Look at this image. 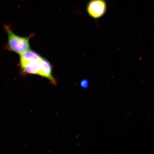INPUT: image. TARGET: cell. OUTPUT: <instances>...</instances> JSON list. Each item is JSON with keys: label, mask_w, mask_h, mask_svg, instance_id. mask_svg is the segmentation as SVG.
Masks as SVG:
<instances>
[{"label": "cell", "mask_w": 154, "mask_h": 154, "mask_svg": "<svg viewBox=\"0 0 154 154\" xmlns=\"http://www.w3.org/2000/svg\"><path fill=\"white\" fill-rule=\"evenodd\" d=\"M40 68L38 75L45 77L54 85H56V81L52 74V67L50 63L46 59L42 58L40 62Z\"/></svg>", "instance_id": "3"}, {"label": "cell", "mask_w": 154, "mask_h": 154, "mask_svg": "<svg viewBox=\"0 0 154 154\" xmlns=\"http://www.w3.org/2000/svg\"><path fill=\"white\" fill-rule=\"evenodd\" d=\"M40 62H27L20 64L22 68L25 72L29 74L38 75L40 68Z\"/></svg>", "instance_id": "5"}, {"label": "cell", "mask_w": 154, "mask_h": 154, "mask_svg": "<svg viewBox=\"0 0 154 154\" xmlns=\"http://www.w3.org/2000/svg\"><path fill=\"white\" fill-rule=\"evenodd\" d=\"M80 85L83 88L86 89L89 86V82L88 80L86 79H83L80 82Z\"/></svg>", "instance_id": "6"}, {"label": "cell", "mask_w": 154, "mask_h": 154, "mask_svg": "<svg viewBox=\"0 0 154 154\" xmlns=\"http://www.w3.org/2000/svg\"><path fill=\"white\" fill-rule=\"evenodd\" d=\"M106 8V3L103 0H92L88 4L87 10L91 16L97 18L104 14Z\"/></svg>", "instance_id": "2"}, {"label": "cell", "mask_w": 154, "mask_h": 154, "mask_svg": "<svg viewBox=\"0 0 154 154\" xmlns=\"http://www.w3.org/2000/svg\"><path fill=\"white\" fill-rule=\"evenodd\" d=\"M20 63L31 62H39L42 57L35 51L29 49L20 55Z\"/></svg>", "instance_id": "4"}, {"label": "cell", "mask_w": 154, "mask_h": 154, "mask_svg": "<svg viewBox=\"0 0 154 154\" xmlns=\"http://www.w3.org/2000/svg\"><path fill=\"white\" fill-rule=\"evenodd\" d=\"M3 28L8 36L7 46L10 50L20 55L30 49L29 41L34 35V33L27 37H23L14 33L9 25H4Z\"/></svg>", "instance_id": "1"}]
</instances>
